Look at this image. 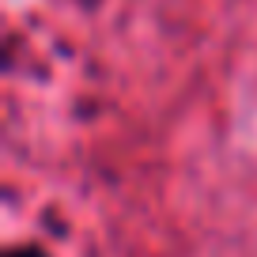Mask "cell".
<instances>
[{
  "instance_id": "1",
  "label": "cell",
  "mask_w": 257,
  "mask_h": 257,
  "mask_svg": "<svg viewBox=\"0 0 257 257\" xmlns=\"http://www.w3.org/2000/svg\"><path fill=\"white\" fill-rule=\"evenodd\" d=\"M8 257H46L42 249H34V246H23V249H12Z\"/></svg>"
}]
</instances>
